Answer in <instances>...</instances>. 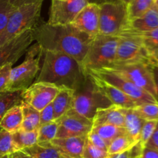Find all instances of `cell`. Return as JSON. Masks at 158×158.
<instances>
[{
    "label": "cell",
    "mask_w": 158,
    "mask_h": 158,
    "mask_svg": "<svg viewBox=\"0 0 158 158\" xmlns=\"http://www.w3.org/2000/svg\"><path fill=\"white\" fill-rule=\"evenodd\" d=\"M33 36L34 41L43 52H62L72 56L81 64L94 39L72 25L52 26L40 22L33 29Z\"/></svg>",
    "instance_id": "1"
},
{
    "label": "cell",
    "mask_w": 158,
    "mask_h": 158,
    "mask_svg": "<svg viewBox=\"0 0 158 158\" xmlns=\"http://www.w3.org/2000/svg\"><path fill=\"white\" fill-rule=\"evenodd\" d=\"M43 56V66L35 82L76 90L86 80L87 74L82 64L70 56L52 51H45Z\"/></svg>",
    "instance_id": "2"
},
{
    "label": "cell",
    "mask_w": 158,
    "mask_h": 158,
    "mask_svg": "<svg viewBox=\"0 0 158 158\" xmlns=\"http://www.w3.org/2000/svg\"><path fill=\"white\" fill-rule=\"evenodd\" d=\"M118 35L97 34L91 41L82 62L85 72L112 67L115 63Z\"/></svg>",
    "instance_id": "3"
},
{
    "label": "cell",
    "mask_w": 158,
    "mask_h": 158,
    "mask_svg": "<svg viewBox=\"0 0 158 158\" xmlns=\"http://www.w3.org/2000/svg\"><path fill=\"white\" fill-rule=\"evenodd\" d=\"M42 6L43 2H38L17 7L0 33V47L26 31L33 29L40 22Z\"/></svg>",
    "instance_id": "4"
},
{
    "label": "cell",
    "mask_w": 158,
    "mask_h": 158,
    "mask_svg": "<svg viewBox=\"0 0 158 158\" xmlns=\"http://www.w3.org/2000/svg\"><path fill=\"white\" fill-rule=\"evenodd\" d=\"M23 63L12 67L8 91H25L27 89L40 73V60L43 50L37 43L31 45L25 53Z\"/></svg>",
    "instance_id": "5"
},
{
    "label": "cell",
    "mask_w": 158,
    "mask_h": 158,
    "mask_svg": "<svg viewBox=\"0 0 158 158\" xmlns=\"http://www.w3.org/2000/svg\"><path fill=\"white\" fill-rule=\"evenodd\" d=\"M111 106H113L111 102L100 92L89 75L83 84L73 92V109L92 121L98 110Z\"/></svg>",
    "instance_id": "6"
},
{
    "label": "cell",
    "mask_w": 158,
    "mask_h": 158,
    "mask_svg": "<svg viewBox=\"0 0 158 158\" xmlns=\"http://www.w3.org/2000/svg\"><path fill=\"white\" fill-rule=\"evenodd\" d=\"M118 36L114 64L151 62V57L145 50L141 38L137 32L133 29H126Z\"/></svg>",
    "instance_id": "7"
},
{
    "label": "cell",
    "mask_w": 158,
    "mask_h": 158,
    "mask_svg": "<svg viewBox=\"0 0 158 158\" xmlns=\"http://www.w3.org/2000/svg\"><path fill=\"white\" fill-rule=\"evenodd\" d=\"M99 33L119 35L128 26L127 8L118 2H109L100 5Z\"/></svg>",
    "instance_id": "8"
},
{
    "label": "cell",
    "mask_w": 158,
    "mask_h": 158,
    "mask_svg": "<svg viewBox=\"0 0 158 158\" xmlns=\"http://www.w3.org/2000/svg\"><path fill=\"white\" fill-rule=\"evenodd\" d=\"M88 75L95 77L112 86H115L126 95L131 97L133 100L139 105L143 103H157L155 98L151 94L144 89L138 87L134 83L126 80L124 77L119 74L110 70V69H100V70H92L86 73Z\"/></svg>",
    "instance_id": "9"
},
{
    "label": "cell",
    "mask_w": 158,
    "mask_h": 158,
    "mask_svg": "<svg viewBox=\"0 0 158 158\" xmlns=\"http://www.w3.org/2000/svg\"><path fill=\"white\" fill-rule=\"evenodd\" d=\"M110 70L119 74L138 87L144 89L155 98V87L153 79L151 62L114 64Z\"/></svg>",
    "instance_id": "10"
},
{
    "label": "cell",
    "mask_w": 158,
    "mask_h": 158,
    "mask_svg": "<svg viewBox=\"0 0 158 158\" xmlns=\"http://www.w3.org/2000/svg\"><path fill=\"white\" fill-rule=\"evenodd\" d=\"M87 4L86 0H52L47 23L52 26L70 25Z\"/></svg>",
    "instance_id": "11"
},
{
    "label": "cell",
    "mask_w": 158,
    "mask_h": 158,
    "mask_svg": "<svg viewBox=\"0 0 158 158\" xmlns=\"http://www.w3.org/2000/svg\"><path fill=\"white\" fill-rule=\"evenodd\" d=\"M58 130L56 138L87 136L93 127V121L71 109L56 120Z\"/></svg>",
    "instance_id": "12"
},
{
    "label": "cell",
    "mask_w": 158,
    "mask_h": 158,
    "mask_svg": "<svg viewBox=\"0 0 158 158\" xmlns=\"http://www.w3.org/2000/svg\"><path fill=\"white\" fill-rule=\"evenodd\" d=\"M59 90L60 89L54 85L35 82L23 91V102L40 112L53 101Z\"/></svg>",
    "instance_id": "13"
},
{
    "label": "cell",
    "mask_w": 158,
    "mask_h": 158,
    "mask_svg": "<svg viewBox=\"0 0 158 158\" xmlns=\"http://www.w3.org/2000/svg\"><path fill=\"white\" fill-rule=\"evenodd\" d=\"M33 41V29H29L1 46L0 67L6 63H16L26 53Z\"/></svg>",
    "instance_id": "14"
},
{
    "label": "cell",
    "mask_w": 158,
    "mask_h": 158,
    "mask_svg": "<svg viewBox=\"0 0 158 158\" xmlns=\"http://www.w3.org/2000/svg\"><path fill=\"white\" fill-rule=\"evenodd\" d=\"M70 25L80 32H84L91 37H95L99 34L100 6L88 3Z\"/></svg>",
    "instance_id": "15"
},
{
    "label": "cell",
    "mask_w": 158,
    "mask_h": 158,
    "mask_svg": "<svg viewBox=\"0 0 158 158\" xmlns=\"http://www.w3.org/2000/svg\"><path fill=\"white\" fill-rule=\"evenodd\" d=\"M89 76L92 77L100 92L111 102L113 105H115L120 108H124V109H134L138 106V104L134 100H133L131 97H128L124 93L120 91L115 86L97 77H93L91 75Z\"/></svg>",
    "instance_id": "16"
},
{
    "label": "cell",
    "mask_w": 158,
    "mask_h": 158,
    "mask_svg": "<svg viewBox=\"0 0 158 158\" xmlns=\"http://www.w3.org/2000/svg\"><path fill=\"white\" fill-rule=\"evenodd\" d=\"M86 137L87 136L54 138L51 143L63 157L82 158Z\"/></svg>",
    "instance_id": "17"
},
{
    "label": "cell",
    "mask_w": 158,
    "mask_h": 158,
    "mask_svg": "<svg viewBox=\"0 0 158 158\" xmlns=\"http://www.w3.org/2000/svg\"><path fill=\"white\" fill-rule=\"evenodd\" d=\"M103 124L124 128V114L122 108L113 105L105 109L98 110L93 119V127Z\"/></svg>",
    "instance_id": "18"
},
{
    "label": "cell",
    "mask_w": 158,
    "mask_h": 158,
    "mask_svg": "<svg viewBox=\"0 0 158 158\" xmlns=\"http://www.w3.org/2000/svg\"><path fill=\"white\" fill-rule=\"evenodd\" d=\"M158 27V10L153 6L141 16L131 20L127 29H131L137 32H148Z\"/></svg>",
    "instance_id": "19"
},
{
    "label": "cell",
    "mask_w": 158,
    "mask_h": 158,
    "mask_svg": "<svg viewBox=\"0 0 158 158\" xmlns=\"http://www.w3.org/2000/svg\"><path fill=\"white\" fill-rule=\"evenodd\" d=\"M23 121L22 105H15L8 110L0 120V128L12 134L21 129Z\"/></svg>",
    "instance_id": "20"
},
{
    "label": "cell",
    "mask_w": 158,
    "mask_h": 158,
    "mask_svg": "<svg viewBox=\"0 0 158 158\" xmlns=\"http://www.w3.org/2000/svg\"><path fill=\"white\" fill-rule=\"evenodd\" d=\"M73 92L74 90L62 88L60 89L52 102L54 110V119L58 120L66 113L73 109Z\"/></svg>",
    "instance_id": "21"
},
{
    "label": "cell",
    "mask_w": 158,
    "mask_h": 158,
    "mask_svg": "<svg viewBox=\"0 0 158 158\" xmlns=\"http://www.w3.org/2000/svg\"><path fill=\"white\" fill-rule=\"evenodd\" d=\"M124 114V129L127 134L137 143H139L140 134L145 120L137 114L135 110L122 108Z\"/></svg>",
    "instance_id": "22"
},
{
    "label": "cell",
    "mask_w": 158,
    "mask_h": 158,
    "mask_svg": "<svg viewBox=\"0 0 158 158\" xmlns=\"http://www.w3.org/2000/svg\"><path fill=\"white\" fill-rule=\"evenodd\" d=\"M22 151L32 158H63L51 142H38L33 146Z\"/></svg>",
    "instance_id": "23"
},
{
    "label": "cell",
    "mask_w": 158,
    "mask_h": 158,
    "mask_svg": "<svg viewBox=\"0 0 158 158\" xmlns=\"http://www.w3.org/2000/svg\"><path fill=\"white\" fill-rule=\"evenodd\" d=\"M11 134L15 151H22L38 143V130L28 132L20 129Z\"/></svg>",
    "instance_id": "24"
},
{
    "label": "cell",
    "mask_w": 158,
    "mask_h": 158,
    "mask_svg": "<svg viewBox=\"0 0 158 158\" xmlns=\"http://www.w3.org/2000/svg\"><path fill=\"white\" fill-rule=\"evenodd\" d=\"M21 105L23 113V121L21 130L28 132L38 130L40 126V111L24 102H22Z\"/></svg>",
    "instance_id": "25"
},
{
    "label": "cell",
    "mask_w": 158,
    "mask_h": 158,
    "mask_svg": "<svg viewBox=\"0 0 158 158\" xmlns=\"http://www.w3.org/2000/svg\"><path fill=\"white\" fill-rule=\"evenodd\" d=\"M92 130L95 131L103 139V141L106 143L107 148L114 139L127 134L126 131L123 127H119L110 124H103L93 127Z\"/></svg>",
    "instance_id": "26"
},
{
    "label": "cell",
    "mask_w": 158,
    "mask_h": 158,
    "mask_svg": "<svg viewBox=\"0 0 158 158\" xmlns=\"http://www.w3.org/2000/svg\"><path fill=\"white\" fill-rule=\"evenodd\" d=\"M23 91H7L0 93V120L6 111L23 102Z\"/></svg>",
    "instance_id": "27"
},
{
    "label": "cell",
    "mask_w": 158,
    "mask_h": 158,
    "mask_svg": "<svg viewBox=\"0 0 158 158\" xmlns=\"http://www.w3.org/2000/svg\"><path fill=\"white\" fill-rule=\"evenodd\" d=\"M137 144L127 134L117 137L114 139L107 148V152L110 155L118 154L129 151Z\"/></svg>",
    "instance_id": "28"
},
{
    "label": "cell",
    "mask_w": 158,
    "mask_h": 158,
    "mask_svg": "<svg viewBox=\"0 0 158 158\" xmlns=\"http://www.w3.org/2000/svg\"><path fill=\"white\" fill-rule=\"evenodd\" d=\"M154 5V0H131L127 6L129 21L141 16Z\"/></svg>",
    "instance_id": "29"
},
{
    "label": "cell",
    "mask_w": 158,
    "mask_h": 158,
    "mask_svg": "<svg viewBox=\"0 0 158 158\" xmlns=\"http://www.w3.org/2000/svg\"><path fill=\"white\" fill-rule=\"evenodd\" d=\"M140 36L142 43L150 57L158 51V27L148 32H137Z\"/></svg>",
    "instance_id": "30"
},
{
    "label": "cell",
    "mask_w": 158,
    "mask_h": 158,
    "mask_svg": "<svg viewBox=\"0 0 158 158\" xmlns=\"http://www.w3.org/2000/svg\"><path fill=\"white\" fill-rule=\"evenodd\" d=\"M57 120L41 125L38 129V142H51L57 134Z\"/></svg>",
    "instance_id": "31"
},
{
    "label": "cell",
    "mask_w": 158,
    "mask_h": 158,
    "mask_svg": "<svg viewBox=\"0 0 158 158\" xmlns=\"http://www.w3.org/2000/svg\"><path fill=\"white\" fill-rule=\"evenodd\" d=\"M136 112L145 121L155 120L158 121V103H149L139 105L134 108Z\"/></svg>",
    "instance_id": "32"
},
{
    "label": "cell",
    "mask_w": 158,
    "mask_h": 158,
    "mask_svg": "<svg viewBox=\"0 0 158 158\" xmlns=\"http://www.w3.org/2000/svg\"><path fill=\"white\" fill-rule=\"evenodd\" d=\"M12 140V134L4 130L0 131V158L15 152Z\"/></svg>",
    "instance_id": "33"
},
{
    "label": "cell",
    "mask_w": 158,
    "mask_h": 158,
    "mask_svg": "<svg viewBox=\"0 0 158 158\" xmlns=\"http://www.w3.org/2000/svg\"><path fill=\"white\" fill-rule=\"evenodd\" d=\"M110 156V155L108 154L107 151H104L94 146L86 138L82 158H109Z\"/></svg>",
    "instance_id": "34"
},
{
    "label": "cell",
    "mask_w": 158,
    "mask_h": 158,
    "mask_svg": "<svg viewBox=\"0 0 158 158\" xmlns=\"http://www.w3.org/2000/svg\"><path fill=\"white\" fill-rule=\"evenodd\" d=\"M15 9L9 0H0V33L5 29L9 16Z\"/></svg>",
    "instance_id": "35"
},
{
    "label": "cell",
    "mask_w": 158,
    "mask_h": 158,
    "mask_svg": "<svg viewBox=\"0 0 158 158\" xmlns=\"http://www.w3.org/2000/svg\"><path fill=\"white\" fill-rule=\"evenodd\" d=\"M157 123V121H155V120H148V121L144 122L141 128V131H140V140H139V144L142 148H144L146 146L148 142L152 137Z\"/></svg>",
    "instance_id": "36"
},
{
    "label": "cell",
    "mask_w": 158,
    "mask_h": 158,
    "mask_svg": "<svg viewBox=\"0 0 158 158\" xmlns=\"http://www.w3.org/2000/svg\"><path fill=\"white\" fill-rule=\"evenodd\" d=\"M12 66V63H9L0 67V93L8 91Z\"/></svg>",
    "instance_id": "37"
},
{
    "label": "cell",
    "mask_w": 158,
    "mask_h": 158,
    "mask_svg": "<svg viewBox=\"0 0 158 158\" xmlns=\"http://www.w3.org/2000/svg\"><path fill=\"white\" fill-rule=\"evenodd\" d=\"M40 126L45 123H50L54 121V110L52 107V103L46 106L44 109L42 110L40 112Z\"/></svg>",
    "instance_id": "38"
},
{
    "label": "cell",
    "mask_w": 158,
    "mask_h": 158,
    "mask_svg": "<svg viewBox=\"0 0 158 158\" xmlns=\"http://www.w3.org/2000/svg\"><path fill=\"white\" fill-rule=\"evenodd\" d=\"M87 140L90 143H92L94 146L97 147V148H100V149L104 150V151H107V146H106V143L103 141V139L97 134L94 131L91 130L90 132L87 134L86 137Z\"/></svg>",
    "instance_id": "39"
},
{
    "label": "cell",
    "mask_w": 158,
    "mask_h": 158,
    "mask_svg": "<svg viewBox=\"0 0 158 158\" xmlns=\"http://www.w3.org/2000/svg\"><path fill=\"white\" fill-rule=\"evenodd\" d=\"M143 148L138 143L129 151L122 154H113L110 156L109 158H137Z\"/></svg>",
    "instance_id": "40"
},
{
    "label": "cell",
    "mask_w": 158,
    "mask_h": 158,
    "mask_svg": "<svg viewBox=\"0 0 158 158\" xmlns=\"http://www.w3.org/2000/svg\"><path fill=\"white\" fill-rule=\"evenodd\" d=\"M137 158H158V151L144 147Z\"/></svg>",
    "instance_id": "41"
},
{
    "label": "cell",
    "mask_w": 158,
    "mask_h": 158,
    "mask_svg": "<svg viewBox=\"0 0 158 158\" xmlns=\"http://www.w3.org/2000/svg\"><path fill=\"white\" fill-rule=\"evenodd\" d=\"M153 79H154V87H155V100L158 103V64L151 62Z\"/></svg>",
    "instance_id": "42"
},
{
    "label": "cell",
    "mask_w": 158,
    "mask_h": 158,
    "mask_svg": "<svg viewBox=\"0 0 158 158\" xmlns=\"http://www.w3.org/2000/svg\"><path fill=\"white\" fill-rule=\"evenodd\" d=\"M145 147L153 148V149H155L158 151V121L157 125H156V128L154 130V132L153 134L152 137H151V139H150L149 141L148 142V143H147Z\"/></svg>",
    "instance_id": "43"
},
{
    "label": "cell",
    "mask_w": 158,
    "mask_h": 158,
    "mask_svg": "<svg viewBox=\"0 0 158 158\" xmlns=\"http://www.w3.org/2000/svg\"><path fill=\"white\" fill-rule=\"evenodd\" d=\"M44 0H9V2L15 6V8L19 7V6H23V5H29L34 4V3L43 2Z\"/></svg>",
    "instance_id": "44"
},
{
    "label": "cell",
    "mask_w": 158,
    "mask_h": 158,
    "mask_svg": "<svg viewBox=\"0 0 158 158\" xmlns=\"http://www.w3.org/2000/svg\"><path fill=\"white\" fill-rule=\"evenodd\" d=\"M9 158H32L23 151H16L9 155Z\"/></svg>",
    "instance_id": "45"
},
{
    "label": "cell",
    "mask_w": 158,
    "mask_h": 158,
    "mask_svg": "<svg viewBox=\"0 0 158 158\" xmlns=\"http://www.w3.org/2000/svg\"><path fill=\"white\" fill-rule=\"evenodd\" d=\"M88 3L89 4H96V5H100L103 4L105 2H112L111 0H86Z\"/></svg>",
    "instance_id": "46"
},
{
    "label": "cell",
    "mask_w": 158,
    "mask_h": 158,
    "mask_svg": "<svg viewBox=\"0 0 158 158\" xmlns=\"http://www.w3.org/2000/svg\"><path fill=\"white\" fill-rule=\"evenodd\" d=\"M151 60L152 63H157L158 64V51L157 52H156L152 56H151Z\"/></svg>",
    "instance_id": "47"
},
{
    "label": "cell",
    "mask_w": 158,
    "mask_h": 158,
    "mask_svg": "<svg viewBox=\"0 0 158 158\" xmlns=\"http://www.w3.org/2000/svg\"><path fill=\"white\" fill-rule=\"evenodd\" d=\"M111 1H112V2H121V3H123V4L127 6L128 3L131 2V0H111Z\"/></svg>",
    "instance_id": "48"
},
{
    "label": "cell",
    "mask_w": 158,
    "mask_h": 158,
    "mask_svg": "<svg viewBox=\"0 0 158 158\" xmlns=\"http://www.w3.org/2000/svg\"><path fill=\"white\" fill-rule=\"evenodd\" d=\"M154 6L158 10V0H154Z\"/></svg>",
    "instance_id": "49"
},
{
    "label": "cell",
    "mask_w": 158,
    "mask_h": 158,
    "mask_svg": "<svg viewBox=\"0 0 158 158\" xmlns=\"http://www.w3.org/2000/svg\"><path fill=\"white\" fill-rule=\"evenodd\" d=\"M2 158H9V155H6V156H5V157H3Z\"/></svg>",
    "instance_id": "50"
},
{
    "label": "cell",
    "mask_w": 158,
    "mask_h": 158,
    "mask_svg": "<svg viewBox=\"0 0 158 158\" xmlns=\"http://www.w3.org/2000/svg\"><path fill=\"white\" fill-rule=\"evenodd\" d=\"M63 158H73V157H63Z\"/></svg>",
    "instance_id": "51"
},
{
    "label": "cell",
    "mask_w": 158,
    "mask_h": 158,
    "mask_svg": "<svg viewBox=\"0 0 158 158\" xmlns=\"http://www.w3.org/2000/svg\"><path fill=\"white\" fill-rule=\"evenodd\" d=\"M1 130H2V129H1V128H0V131H1Z\"/></svg>",
    "instance_id": "52"
}]
</instances>
